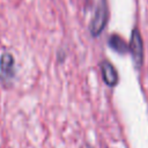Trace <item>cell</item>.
<instances>
[{"label":"cell","instance_id":"cell-1","mask_svg":"<svg viewBox=\"0 0 148 148\" xmlns=\"http://www.w3.org/2000/svg\"><path fill=\"white\" fill-rule=\"evenodd\" d=\"M108 22V7L104 0H101L98 7L96 8L94 16L90 21V25H89V30L90 34L94 37H97L104 29L105 24Z\"/></svg>","mask_w":148,"mask_h":148},{"label":"cell","instance_id":"cell-2","mask_svg":"<svg viewBox=\"0 0 148 148\" xmlns=\"http://www.w3.org/2000/svg\"><path fill=\"white\" fill-rule=\"evenodd\" d=\"M128 50L131 51L132 59H133L135 66L140 67L142 65V60H143V43H142L141 34L138 29L132 30Z\"/></svg>","mask_w":148,"mask_h":148},{"label":"cell","instance_id":"cell-3","mask_svg":"<svg viewBox=\"0 0 148 148\" xmlns=\"http://www.w3.org/2000/svg\"><path fill=\"white\" fill-rule=\"evenodd\" d=\"M99 66H101L103 80L105 81V83L110 87L116 86L118 83V73H117L116 68L113 67V65L111 62H109L108 60H103L99 64Z\"/></svg>","mask_w":148,"mask_h":148},{"label":"cell","instance_id":"cell-4","mask_svg":"<svg viewBox=\"0 0 148 148\" xmlns=\"http://www.w3.org/2000/svg\"><path fill=\"white\" fill-rule=\"evenodd\" d=\"M108 43H109V46H110L112 50H114L116 52H118V53L125 54L126 52H128V45H127L126 42H125L121 37H119L118 35H112V36H110Z\"/></svg>","mask_w":148,"mask_h":148},{"label":"cell","instance_id":"cell-5","mask_svg":"<svg viewBox=\"0 0 148 148\" xmlns=\"http://www.w3.org/2000/svg\"><path fill=\"white\" fill-rule=\"evenodd\" d=\"M13 65L14 59L9 53H3L0 58V69L2 74L5 75H12L13 74Z\"/></svg>","mask_w":148,"mask_h":148}]
</instances>
